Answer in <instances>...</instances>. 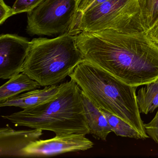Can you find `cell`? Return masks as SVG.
<instances>
[{
	"label": "cell",
	"mask_w": 158,
	"mask_h": 158,
	"mask_svg": "<svg viewBox=\"0 0 158 158\" xmlns=\"http://www.w3.org/2000/svg\"><path fill=\"white\" fill-rule=\"evenodd\" d=\"M40 85L26 74L21 73L11 78L0 87V102L25 91L39 88Z\"/></svg>",
	"instance_id": "obj_12"
},
{
	"label": "cell",
	"mask_w": 158,
	"mask_h": 158,
	"mask_svg": "<svg viewBox=\"0 0 158 158\" xmlns=\"http://www.w3.org/2000/svg\"><path fill=\"white\" fill-rule=\"evenodd\" d=\"M44 0H16L12 7L14 15L23 13H28Z\"/></svg>",
	"instance_id": "obj_16"
},
{
	"label": "cell",
	"mask_w": 158,
	"mask_h": 158,
	"mask_svg": "<svg viewBox=\"0 0 158 158\" xmlns=\"http://www.w3.org/2000/svg\"><path fill=\"white\" fill-rule=\"evenodd\" d=\"M77 38V34L67 32L55 38L32 40L22 73L40 86L58 85L85 59Z\"/></svg>",
	"instance_id": "obj_4"
},
{
	"label": "cell",
	"mask_w": 158,
	"mask_h": 158,
	"mask_svg": "<svg viewBox=\"0 0 158 158\" xmlns=\"http://www.w3.org/2000/svg\"><path fill=\"white\" fill-rule=\"evenodd\" d=\"M51 100L36 107L2 115L17 127L48 130L56 135L90 134L83 105L82 89L73 80L61 84Z\"/></svg>",
	"instance_id": "obj_3"
},
{
	"label": "cell",
	"mask_w": 158,
	"mask_h": 158,
	"mask_svg": "<svg viewBox=\"0 0 158 158\" xmlns=\"http://www.w3.org/2000/svg\"><path fill=\"white\" fill-rule=\"evenodd\" d=\"M43 130H17L7 125L0 129V157H25L24 149L40 139Z\"/></svg>",
	"instance_id": "obj_9"
},
{
	"label": "cell",
	"mask_w": 158,
	"mask_h": 158,
	"mask_svg": "<svg viewBox=\"0 0 158 158\" xmlns=\"http://www.w3.org/2000/svg\"><path fill=\"white\" fill-rule=\"evenodd\" d=\"M136 95L140 113L147 114L158 108V78L144 85Z\"/></svg>",
	"instance_id": "obj_13"
},
{
	"label": "cell",
	"mask_w": 158,
	"mask_h": 158,
	"mask_svg": "<svg viewBox=\"0 0 158 158\" xmlns=\"http://www.w3.org/2000/svg\"><path fill=\"white\" fill-rule=\"evenodd\" d=\"M101 110L110 126L113 132L116 135L136 139H144L140 133L127 122L107 111Z\"/></svg>",
	"instance_id": "obj_14"
},
{
	"label": "cell",
	"mask_w": 158,
	"mask_h": 158,
	"mask_svg": "<svg viewBox=\"0 0 158 158\" xmlns=\"http://www.w3.org/2000/svg\"><path fill=\"white\" fill-rule=\"evenodd\" d=\"M69 77L97 107L127 122L144 139L149 137L137 102V87L124 83L85 59Z\"/></svg>",
	"instance_id": "obj_2"
},
{
	"label": "cell",
	"mask_w": 158,
	"mask_h": 158,
	"mask_svg": "<svg viewBox=\"0 0 158 158\" xmlns=\"http://www.w3.org/2000/svg\"><path fill=\"white\" fill-rule=\"evenodd\" d=\"M82 100L89 133L96 139L106 141L108 135L113 132L101 110L82 92Z\"/></svg>",
	"instance_id": "obj_11"
},
{
	"label": "cell",
	"mask_w": 158,
	"mask_h": 158,
	"mask_svg": "<svg viewBox=\"0 0 158 158\" xmlns=\"http://www.w3.org/2000/svg\"><path fill=\"white\" fill-rule=\"evenodd\" d=\"M144 126L147 135L158 144V110L152 120Z\"/></svg>",
	"instance_id": "obj_17"
},
{
	"label": "cell",
	"mask_w": 158,
	"mask_h": 158,
	"mask_svg": "<svg viewBox=\"0 0 158 158\" xmlns=\"http://www.w3.org/2000/svg\"><path fill=\"white\" fill-rule=\"evenodd\" d=\"M112 30L124 33L144 31L137 0H108L77 16L70 33Z\"/></svg>",
	"instance_id": "obj_5"
},
{
	"label": "cell",
	"mask_w": 158,
	"mask_h": 158,
	"mask_svg": "<svg viewBox=\"0 0 158 158\" xmlns=\"http://www.w3.org/2000/svg\"><path fill=\"white\" fill-rule=\"evenodd\" d=\"M77 0H44L27 13V32L52 36L70 32L77 15Z\"/></svg>",
	"instance_id": "obj_6"
},
{
	"label": "cell",
	"mask_w": 158,
	"mask_h": 158,
	"mask_svg": "<svg viewBox=\"0 0 158 158\" xmlns=\"http://www.w3.org/2000/svg\"><path fill=\"white\" fill-rule=\"evenodd\" d=\"M137 2L142 25L146 32L158 19V0H137Z\"/></svg>",
	"instance_id": "obj_15"
},
{
	"label": "cell",
	"mask_w": 158,
	"mask_h": 158,
	"mask_svg": "<svg viewBox=\"0 0 158 158\" xmlns=\"http://www.w3.org/2000/svg\"><path fill=\"white\" fill-rule=\"evenodd\" d=\"M77 42L85 59L127 85L138 87L158 78V46L145 31H83Z\"/></svg>",
	"instance_id": "obj_1"
},
{
	"label": "cell",
	"mask_w": 158,
	"mask_h": 158,
	"mask_svg": "<svg viewBox=\"0 0 158 158\" xmlns=\"http://www.w3.org/2000/svg\"><path fill=\"white\" fill-rule=\"evenodd\" d=\"M146 32L152 41L158 46V19L152 27Z\"/></svg>",
	"instance_id": "obj_19"
},
{
	"label": "cell",
	"mask_w": 158,
	"mask_h": 158,
	"mask_svg": "<svg viewBox=\"0 0 158 158\" xmlns=\"http://www.w3.org/2000/svg\"><path fill=\"white\" fill-rule=\"evenodd\" d=\"M78 7L83 10L90 8L97 0H77Z\"/></svg>",
	"instance_id": "obj_20"
},
{
	"label": "cell",
	"mask_w": 158,
	"mask_h": 158,
	"mask_svg": "<svg viewBox=\"0 0 158 158\" xmlns=\"http://www.w3.org/2000/svg\"><path fill=\"white\" fill-rule=\"evenodd\" d=\"M31 41L13 34L0 36V78L8 79L22 73Z\"/></svg>",
	"instance_id": "obj_8"
},
{
	"label": "cell",
	"mask_w": 158,
	"mask_h": 158,
	"mask_svg": "<svg viewBox=\"0 0 158 158\" xmlns=\"http://www.w3.org/2000/svg\"><path fill=\"white\" fill-rule=\"evenodd\" d=\"M94 143L80 133L56 135L47 139H39L24 149L25 157H48L67 152L85 151L93 148Z\"/></svg>",
	"instance_id": "obj_7"
},
{
	"label": "cell",
	"mask_w": 158,
	"mask_h": 158,
	"mask_svg": "<svg viewBox=\"0 0 158 158\" xmlns=\"http://www.w3.org/2000/svg\"><path fill=\"white\" fill-rule=\"evenodd\" d=\"M62 85L48 86L41 89H34L19 94L0 102V107H19L23 110L41 105L56 97L60 93Z\"/></svg>",
	"instance_id": "obj_10"
},
{
	"label": "cell",
	"mask_w": 158,
	"mask_h": 158,
	"mask_svg": "<svg viewBox=\"0 0 158 158\" xmlns=\"http://www.w3.org/2000/svg\"><path fill=\"white\" fill-rule=\"evenodd\" d=\"M13 15L14 14L12 8L7 5L4 0H0V24L2 25Z\"/></svg>",
	"instance_id": "obj_18"
}]
</instances>
